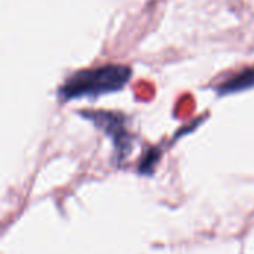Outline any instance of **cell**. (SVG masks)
<instances>
[{"mask_svg": "<svg viewBox=\"0 0 254 254\" xmlns=\"http://www.w3.org/2000/svg\"><path fill=\"white\" fill-rule=\"evenodd\" d=\"M131 74V68L124 64H106L79 70L70 74L58 88V98L71 101L113 94L128 83Z\"/></svg>", "mask_w": 254, "mask_h": 254, "instance_id": "1", "label": "cell"}, {"mask_svg": "<svg viewBox=\"0 0 254 254\" xmlns=\"http://www.w3.org/2000/svg\"><path fill=\"white\" fill-rule=\"evenodd\" d=\"M82 116L94 122V125H97L112 138L121 159L127 156L131 149V135L121 115H115L110 112H83Z\"/></svg>", "mask_w": 254, "mask_h": 254, "instance_id": "2", "label": "cell"}, {"mask_svg": "<svg viewBox=\"0 0 254 254\" xmlns=\"http://www.w3.org/2000/svg\"><path fill=\"white\" fill-rule=\"evenodd\" d=\"M254 88V67L241 70L240 73H235L225 79L222 83L216 86V91L220 95H229L235 92H243L247 89Z\"/></svg>", "mask_w": 254, "mask_h": 254, "instance_id": "3", "label": "cell"}]
</instances>
